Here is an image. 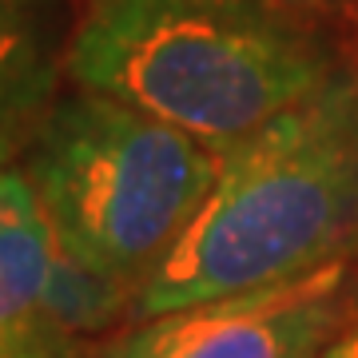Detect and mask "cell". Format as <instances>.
I'll return each mask as SVG.
<instances>
[{
  "instance_id": "cell-3",
  "label": "cell",
  "mask_w": 358,
  "mask_h": 358,
  "mask_svg": "<svg viewBox=\"0 0 358 358\" xmlns=\"http://www.w3.org/2000/svg\"><path fill=\"white\" fill-rule=\"evenodd\" d=\"M207 143L128 103L76 88L24 152L56 239L80 267L140 294L219 176Z\"/></svg>"
},
{
  "instance_id": "cell-6",
  "label": "cell",
  "mask_w": 358,
  "mask_h": 358,
  "mask_svg": "<svg viewBox=\"0 0 358 358\" xmlns=\"http://www.w3.org/2000/svg\"><path fill=\"white\" fill-rule=\"evenodd\" d=\"M56 103V52L28 0H0V171L36 140Z\"/></svg>"
},
{
  "instance_id": "cell-2",
  "label": "cell",
  "mask_w": 358,
  "mask_h": 358,
  "mask_svg": "<svg viewBox=\"0 0 358 358\" xmlns=\"http://www.w3.org/2000/svg\"><path fill=\"white\" fill-rule=\"evenodd\" d=\"M64 68L76 88L219 155L338 72L327 44L275 0H88Z\"/></svg>"
},
{
  "instance_id": "cell-5",
  "label": "cell",
  "mask_w": 358,
  "mask_h": 358,
  "mask_svg": "<svg viewBox=\"0 0 358 358\" xmlns=\"http://www.w3.org/2000/svg\"><path fill=\"white\" fill-rule=\"evenodd\" d=\"M350 259L303 279L136 319L92 358H322L346 327Z\"/></svg>"
},
{
  "instance_id": "cell-1",
  "label": "cell",
  "mask_w": 358,
  "mask_h": 358,
  "mask_svg": "<svg viewBox=\"0 0 358 358\" xmlns=\"http://www.w3.org/2000/svg\"><path fill=\"white\" fill-rule=\"evenodd\" d=\"M358 247V72L235 143L199 215L140 287L131 319L279 287L355 259Z\"/></svg>"
},
{
  "instance_id": "cell-4",
  "label": "cell",
  "mask_w": 358,
  "mask_h": 358,
  "mask_svg": "<svg viewBox=\"0 0 358 358\" xmlns=\"http://www.w3.org/2000/svg\"><path fill=\"white\" fill-rule=\"evenodd\" d=\"M136 294L68 255L24 171H0V358H80Z\"/></svg>"
},
{
  "instance_id": "cell-7",
  "label": "cell",
  "mask_w": 358,
  "mask_h": 358,
  "mask_svg": "<svg viewBox=\"0 0 358 358\" xmlns=\"http://www.w3.org/2000/svg\"><path fill=\"white\" fill-rule=\"evenodd\" d=\"M322 358H358V322L355 327H343V334L327 346V355Z\"/></svg>"
}]
</instances>
